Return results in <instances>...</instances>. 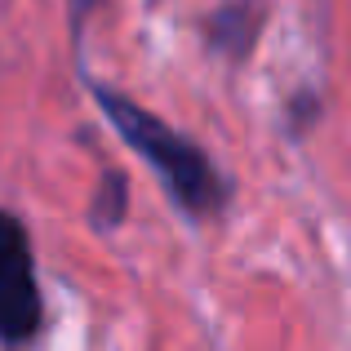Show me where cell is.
<instances>
[{"label":"cell","instance_id":"2","mask_svg":"<svg viewBox=\"0 0 351 351\" xmlns=\"http://www.w3.org/2000/svg\"><path fill=\"white\" fill-rule=\"evenodd\" d=\"M40 325V293L32 276V249L14 214H0V338L23 343Z\"/></svg>","mask_w":351,"mask_h":351},{"label":"cell","instance_id":"1","mask_svg":"<svg viewBox=\"0 0 351 351\" xmlns=\"http://www.w3.org/2000/svg\"><path fill=\"white\" fill-rule=\"evenodd\" d=\"M98 103H103L107 120L129 138V147H134L143 160H152V169L160 173L169 196L178 200L187 214L205 218V214H218V209L227 205L223 173L209 165V156L200 152L196 143H187V138L173 134L165 120H156L147 107H134L129 98L112 94V89H98Z\"/></svg>","mask_w":351,"mask_h":351}]
</instances>
